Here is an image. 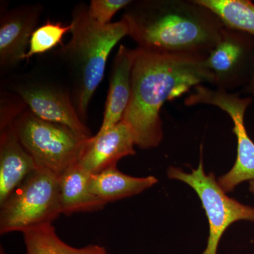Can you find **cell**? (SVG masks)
Masks as SVG:
<instances>
[{
  "label": "cell",
  "mask_w": 254,
  "mask_h": 254,
  "mask_svg": "<svg viewBox=\"0 0 254 254\" xmlns=\"http://www.w3.org/2000/svg\"><path fill=\"white\" fill-rule=\"evenodd\" d=\"M244 91L245 93H250V94L253 95L254 98V61L253 65H252V69H251L248 82H247L245 86L244 87Z\"/></svg>",
  "instance_id": "cell-20"
},
{
  "label": "cell",
  "mask_w": 254,
  "mask_h": 254,
  "mask_svg": "<svg viewBox=\"0 0 254 254\" xmlns=\"http://www.w3.org/2000/svg\"><path fill=\"white\" fill-rule=\"evenodd\" d=\"M122 19L140 49L207 56L223 28L218 16L195 0L132 1Z\"/></svg>",
  "instance_id": "cell-2"
},
{
  "label": "cell",
  "mask_w": 254,
  "mask_h": 254,
  "mask_svg": "<svg viewBox=\"0 0 254 254\" xmlns=\"http://www.w3.org/2000/svg\"><path fill=\"white\" fill-rule=\"evenodd\" d=\"M14 89L37 118L67 127L84 138L93 136L63 89L47 83H21Z\"/></svg>",
  "instance_id": "cell-9"
},
{
  "label": "cell",
  "mask_w": 254,
  "mask_h": 254,
  "mask_svg": "<svg viewBox=\"0 0 254 254\" xmlns=\"http://www.w3.org/2000/svg\"><path fill=\"white\" fill-rule=\"evenodd\" d=\"M202 153L203 145H200L197 169L192 168L190 173H185L182 169L170 167L168 176L187 184L198 195L209 225L208 243L202 254H217L221 237L232 224L240 220L254 221V208L229 197L215 180V174L205 173Z\"/></svg>",
  "instance_id": "cell-6"
},
{
  "label": "cell",
  "mask_w": 254,
  "mask_h": 254,
  "mask_svg": "<svg viewBox=\"0 0 254 254\" xmlns=\"http://www.w3.org/2000/svg\"><path fill=\"white\" fill-rule=\"evenodd\" d=\"M250 190L254 194V180H252V181L250 182Z\"/></svg>",
  "instance_id": "cell-21"
},
{
  "label": "cell",
  "mask_w": 254,
  "mask_h": 254,
  "mask_svg": "<svg viewBox=\"0 0 254 254\" xmlns=\"http://www.w3.org/2000/svg\"><path fill=\"white\" fill-rule=\"evenodd\" d=\"M158 182L153 176L134 177L125 175L117 166H113L91 175L89 187L91 193L107 204L138 194Z\"/></svg>",
  "instance_id": "cell-15"
},
{
  "label": "cell",
  "mask_w": 254,
  "mask_h": 254,
  "mask_svg": "<svg viewBox=\"0 0 254 254\" xmlns=\"http://www.w3.org/2000/svg\"><path fill=\"white\" fill-rule=\"evenodd\" d=\"M0 233L52 223L62 213L59 176L37 168L0 205Z\"/></svg>",
  "instance_id": "cell-5"
},
{
  "label": "cell",
  "mask_w": 254,
  "mask_h": 254,
  "mask_svg": "<svg viewBox=\"0 0 254 254\" xmlns=\"http://www.w3.org/2000/svg\"><path fill=\"white\" fill-rule=\"evenodd\" d=\"M210 9L225 27L254 37V4L249 0H195Z\"/></svg>",
  "instance_id": "cell-17"
},
{
  "label": "cell",
  "mask_w": 254,
  "mask_h": 254,
  "mask_svg": "<svg viewBox=\"0 0 254 254\" xmlns=\"http://www.w3.org/2000/svg\"><path fill=\"white\" fill-rule=\"evenodd\" d=\"M136 55V49L123 45L119 48L110 75L103 123L96 134H102L123 120L131 97L132 69Z\"/></svg>",
  "instance_id": "cell-13"
},
{
  "label": "cell",
  "mask_w": 254,
  "mask_h": 254,
  "mask_svg": "<svg viewBox=\"0 0 254 254\" xmlns=\"http://www.w3.org/2000/svg\"><path fill=\"white\" fill-rule=\"evenodd\" d=\"M26 254H107L96 245L76 248L65 243L57 235L52 223L33 227L23 232Z\"/></svg>",
  "instance_id": "cell-16"
},
{
  "label": "cell",
  "mask_w": 254,
  "mask_h": 254,
  "mask_svg": "<svg viewBox=\"0 0 254 254\" xmlns=\"http://www.w3.org/2000/svg\"><path fill=\"white\" fill-rule=\"evenodd\" d=\"M135 141L130 127L122 120L102 134L90 138L78 164L91 175L117 166L120 159L134 155Z\"/></svg>",
  "instance_id": "cell-11"
},
{
  "label": "cell",
  "mask_w": 254,
  "mask_h": 254,
  "mask_svg": "<svg viewBox=\"0 0 254 254\" xmlns=\"http://www.w3.org/2000/svg\"><path fill=\"white\" fill-rule=\"evenodd\" d=\"M37 168L13 124L0 128V205Z\"/></svg>",
  "instance_id": "cell-12"
},
{
  "label": "cell",
  "mask_w": 254,
  "mask_h": 254,
  "mask_svg": "<svg viewBox=\"0 0 254 254\" xmlns=\"http://www.w3.org/2000/svg\"><path fill=\"white\" fill-rule=\"evenodd\" d=\"M91 175L78 163L59 177L62 213L71 215L80 212H91L105 206L90 190Z\"/></svg>",
  "instance_id": "cell-14"
},
{
  "label": "cell",
  "mask_w": 254,
  "mask_h": 254,
  "mask_svg": "<svg viewBox=\"0 0 254 254\" xmlns=\"http://www.w3.org/2000/svg\"><path fill=\"white\" fill-rule=\"evenodd\" d=\"M131 2V0H92L88 6V12L100 24H109L120 10L126 8Z\"/></svg>",
  "instance_id": "cell-19"
},
{
  "label": "cell",
  "mask_w": 254,
  "mask_h": 254,
  "mask_svg": "<svg viewBox=\"0 0 254 254\" xmlns=\"http://www.w3.org/2000/svg\"><path fill=\"white\" fill-rule=\"evenodd\" d=\"M43 11L41 5H23L1 15L0 21V66L13 67L25 60L32 35Z\"/></svg>",
  "instance_id": "cell-10"
},
{
  "label": "cell",
  "mask_w": 254,
  "mask_h": 254,
  "mask_svg": "<svg viewBox=\"0 0 254 254\" xmlns=\"http://www.w3.org/2000/svg\"><path fill=\"white\" fill-rule=\"evenodd\" d=\"M254 61V37L225 27L216 46L205 58L217 89L233 91L245 87Z\"/></svg>",
  "instance_id": "cell-8"
},
{
  "label": "cell",
  "mask_w": 254,
  "mask_h": 254,
  "mask_svg": "<svg viewBox=\"0 0 254 254\" xmlns=\"http://www.w3.org/2000/svg\"><path fill=\"white\" fill-rule=\"evenodd\" d=\"M71 24L47 21L41 27L37 28L32 35L25 60L30 59L34 55L43 54L61 44L63 36L68 32H71Z\"/></svg>",
  "instance_id": "cell-18"
},
{
  "label": "cell",
  "mask_w": 254,
  "mask_h": 254,
  "mask_svg": "<svg viewBox=\"0 0 254 254\" xmlns=\"http://www.w3.org/2000/svg\"><path fill=\"white\" fill-rule=\"evenodd\" d=\"M207 56L160 53L136 48L131 92L123 120L131 128L135 145L155 148L163 138L160 110L167 100L181 96L202 83L213 85Z\"/></svg>",
  "instance_id": "cell-1"
},
{
  "label": "cell",
  "mask_w": 254,
  "mask_h": 254,
  "mask_svg": "<svg viewBox=\"0 0 254 254\" xmlns=\"http://www.w3.org/2000/svg\"><path fill=\"white\" fill-rule=\"evenodd\" d=\"M252 102L251 97L241 98L237 93L211 89L203 85L193 88L185 100L187 106L205 104L218 107L233 122V132L237 137V154L235 165L218 182L225 192H231L242 182L254 180V143L245 125V115Z\"/></svg>",
  "instance_id": "cell-7"
},
{
  "label": "cell",
  "mask_w": 254,
  "mask_h": 254,
  "mask_svg": "<svg viewBox=\"0 0 254 254\" xmlns=\"http://www.w3.org/2000/svg\"><path fill=\"white\" fill-rule=\"evenodd\" d=\"M70 24L71 40L59 54L72 73L73 105L85 123L90 101L104 76L108 56L117 43L128 36V28L123 19L100 24L90 16L83 3L73 9Z\"/></svg>",
  "instance_id": "cell-3"
},
{
  "label": "cell",
  "mask_w": 254,
  "mask_h": 254,
  "mask_svg": "<svg viewBox=\"0 0 254 254\" xmlns=\"http://www.w3.org/2000/svg\"><path fill=\"white\" fill-rule=\"evenodd\" d=\"M13 125L37 168L59 177L78 163L90 139L67 127L37 118L29 110L21 113Z\"/></svg>",
  "instance_id": "cell-4"
}]
</instances>
